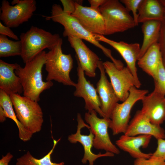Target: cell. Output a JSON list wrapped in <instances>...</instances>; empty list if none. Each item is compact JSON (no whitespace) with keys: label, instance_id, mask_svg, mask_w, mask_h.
Returning a JSON list of instances; mask_svg holds the SVG:
<instances>
[{"label":"cell","instance_id":"1","mask_svg":"<svg viewBox=\"0 0 165 165\" xmlns=\"http://www.w3.org/2000/svg\"><path fill=\"white\" fill-rule=\"evenodd\" d=\"M46 54L43 51L26 63L23 68L18 64L15 70L20 79L24 96L37 102L40 100L41 93L53 85L52 81L45 82L42 79V70L46 62Z\"/></svg>","mask_w":165,"mask_h":165},{"label":"cell","instance_id":"2","mask_svg":"<svg viewBox=\"0 0 165 165\" xmlns=\"http://www.w3.org/2000/svg\"><path fill=\"white\" fill-rule=\"evenodd\" d=\"M46 17L47 20L51 19L64 26V36H73L84 40L101 50L105 54L112 60V62H116L117 60L112 56L110 50L103 46L96 40L95 34L86 30L78 20L71 15L64 12L60 5L53 4L52 7L51 16Z\"/></svg>","mask_w":165,"mask_h":165},{"label":"cell","instance_id":"3","mask_svg":"<svg viewBox=\"0 0 165 165\" xmlns=\"http://www.w3.org/2000/svg\"><path fill=\"white\" fill-rule=\"evenodd\" d=\"M22 51L20 55L26 63L32 60L46 48L50 50L54 48L61 38L57 34L50 32L36 27L32 26L20 35Z\"/></svg>","mask_w":165,"mask_h":165},{"label":"cell","instance_id":"4","mask_svg":"<svg viewBox=\"0 0 165 165\" xmlns=\"http://www.w3.org/2000/svg\"><path fill=\"white\" fill-rule=\"evenodd\" d=\"M61 38L55 46L46 54L45 69L47 73V81L54 80L67 86L75 87L70 73L73 67V59L70 54H64Z\"/></svg>","mask_w":165,"mask_h":165},{"label":"cell","instance_id":"5","mask_svg":"<svg viewBox=\"0 0 165 165\" xmlns=\"http://www.w3.org/2000/svg\"><path fill=\"white\" fill-rule=\"evenodd\" d=\"M105 24V35L123 32L136 26L133 18L118 0H105L99 8Z\"/></svg>","mask_w":165,"mask_h":165},{"label":"cell","instance_id":"6","mask_svg":"<svg viewBox=\"0 0 165 165\" xmlns=\"http://www.w3.org/2000/svg\"><path fill=\"white\" fill-rule=\"evenodd\" d=\"M16 117L32 134L39 132L43 122V113L38 102L16 94L10 95Z\"/></svg>","mask_w":165,"mask_h":165},{"label":"cell","instance_id":"7","mask_svg":"<svg viewBox=\"0 0 165 165\" xmlns=\"http://www.w3.org/2000/svg\"><path fill=\"white\" fill-rule=\"evenodd\" d=\"M148 93L147 90L132 87L128 97L121 103H118L112 112L109 128L115 135L125 132L129 124L131 110L138 101L142 100Z\"/></svg>","mask_w":165,"mask_h":165},{"label":"cell","instance_id":"8","mask_svg":"<svg viewBox=\"0 0 165 165\" xmlns=\"http://www.w3.org/2000/svg\"><path fill=\"white\" fill-rule=\"evenodd\" d=\"M11 6L6 0L2 2L0 19L5 25L10 28H15L28 21L36 9L35 0H15Z\"/></svg>","mask_w":165,"mask_h":165},{"label":"cell","instance_id":"9","mask_svg":"<svg viewBox=\"0 0 165 165\" xmlns=\"http://www.w3.org/2000/svg\"><path fill=\"white\" fill-rule=\"evenodd\" d=\"M84 119L89 125L90 129L94 134L93 145L95 148L114 154L120 153L119 150L112 142L109 135L108 129L111 121L110 118H100L97 116V112L93 110L85 113Z\"/></svg>","mask_w":165,"mask_h":165},{"label":"cell","instance_id":"10","mask_svg":"<svg viewBox=\"0 0 165 165\" xmlns=\"http://www.w3.org/2000/svg\"><path fill=\"white\" fill-rule=\"evenodd\" d=\"M77 120L78 125L76 131L75 133L69 135L68 139L72 143L79 142L83 146L84 154L81 160L83 164H86L88 161L89 165H94V161L99 158L114 156V154L108 152L103 154L101 152L97 154L94 153L91 150L93 146L94 134L90 129V126L85 123L79 113L77 114Z\"/></svg>","mask_w":165,"mask_h":165},{"label":"cell","instance_id":"11","mask_svg":"<svg viewBox=\"0 0 165 165\" xmlns=\"http://www.w3.org/2000/svg\"><path fill=\"white\" fill-rule=\"evenodd\" d=\"M103 64L119 101H124L129 96L131 88L135 86L133 75L127 67L119 68L108 61L103 62Z\"/></svg>","mask_w":165,"mask_h":165},{"label":"cell","instance_id":"12","mask_svg":"<svg viewBox=\"0 0 165 165\" xmlns=\"http://www.w3.org/2000/svg\"><path fill=\"white\" fill-rule=\"evenodd\" d=\"M78 64L77 72L78 79L75 86L74 95L83 98L85 102V108L88 112L95 111L103 118H105L101 109L99 97L93 84L87 81L85 76L84 71L76 58Z\"/></svg>","mask_w":165,"mask_h":165},{"label":"cell","instance_id":"13","mask_svg":"<svg viewBox=\"0 0 165 165\" xmlns=\"http://www.w3.org/2000/svg\"><path fill=\"white\" fill-rule=\"evenodd\" d=\"M95 35L97 41L108 44L119 53L134 77L136 83L135 87L139 88L141 83L138 75L136 63L138 61L140 51V44L138 43H128L122 41L116 42L108 38L104 35L96 34Z\"/></svg>","mask_w":165,"mask_h":165},{"label":"cell","instance_id":"14","mask_svg":"<svg viewBox=\"0 0 165 165\" xmlns=\"http://www.w3.org/2000/svg\"><path fill=\"white\" fill-rule=\"evenodd\" d=\"M77 1L75 9L71 14L89 32L96 35H104L105 24L99 9L83 6Z\"/></svg>","mask_w":165,"mask_h":165},{"label":"cell","instance_id":"15","mask_svg":"<svg viewBox=\"0 0 165 165\" xmlns=\"http://www.w3.org/2000/svg\"><path fill=\"white\" fill-rule=\"evenodd\" d=\"M98 68L100 72V77L96 89L100 101L101 110L105 118L110 119L113 109L119 101L111 82L107 78L103 62L101 61Z\"/></svg>","mask_w":165,"mask_h":165},{"label":"cell","instance_id":"16","mask_svg":"<svg viewBox=\"0 0 165 165\" xmlns=\"http://www.w3.org/2000/svg\"><path fill=\"white\" fill-rule=\"evenodd\" d=\"M71 46L74 50L76 57L85 74L91 78L96 76V70L98 68L100 59L91 50L82 40L73 36L68 37Z\"/></svg>","mask_w":165,"mask_h":165},{"label":"cell","instance_id":"17","mask_svg":"<svg viewBox=\"0 0 165 165\" xmlns=\"http://www.w3.org/2000/svg\"><path fill=\"white\" fill-rule=\"evenodd\" d=\"M124 134L129 136L148 135L158 140L165 138V131L160 125L152 123L141 110L137 111Z\"/></svg>","mask_w":165,"mask_h":165},{"label":"cell","instance_id":"18","mask_svg":"<svg viewBox=\"0 0 165 165\" xmlns=\"http://www.w3.org/2000/svg\"><path fill=\"white\" fill-rule=\"evenodd\" d=\"M141 110L151 123L160 125L165 121V96L154 90L141 100Z\"/></svg>","mask_w":165,"mask_h":165},{"label":"cell","instance_id":"19","mask_svg":"<svg viewBox=\"0 0 165 165\" xmlns=\"http://www.w3.org/2000/svg\"><path fill=\"white\" fill-rule=\"evenodd\" d=\"M152 137L148 135L129 136L123 134L116 141V144L121 149L127 152L136 159H148L152 154L143 153L140 148L141 147L147 148Z\"/></svg>","mask_w":165,"mask_h":165},{"label":"cell","instance_id":"20","mask_svg":"<svg viewBox=\"0 0 165 165\" xmlns=\"http://www.w3.org/2000/svg\"><path fill=\"white\" fill-rule=\"evenodd\" d=\"M17 64H10L0 60V89L9 96L23 92L20 79L15 72Z\"/></svg>","mask_w":165,"mask_h":165},{"label":"cell","instance_id":"21","mask_svg":"<svg viewBox=\"0 0 165 165\" xmlns=\"http://www.w3.org/2000/svg\"><path fill=\"white\" fill-rule=\"evenodd\" d=\"M165 9L158 0H142L138 9V23L164 20Z\"/></svg>","mask_w":165,"mask_h":165},{"label":"cell","instance_id":"22","mask_svg":"<svg viewBox=\"0 0 165 165\" xmlns=\"http://www.w3.org/2000/svg\"><path fill=\"white\" fill-rule=\"evenodd\" d=\"M162 58L158 42L152 45L138 60L139 68L153 79L157 72L159 63Z\"/></svg>","mask_w":165,"mask_h":165},{"label":"cell","instance_id":"23","mask_svg":"<svg viewBox=\"0 0 165 165\" xmlns=\"http://www.w3.org/2000/svg\"><path fill=\"white\" fill-rule=\"evenodd\" d=\"M161 25V22L159 20H150L142 23L143 41L138 60L152 45L158 42Z\"/></svg>","mask_w":165,"mask_h":165},{"label":"cell","instance_id":"24","mask_svg":"<svg viewBox=\"0 0 165 165\" xmlns=\"http://www.w3.org/2000/svg\"><path fill=\"white\" fill-rule=\"evenodd\" d=\"M0 106L3 109L6 118L12 119L16 123L19 130L20 138L24 142L29 140L33 134L27 130L18 120L10 96L0 89Z\"/></svg>","mask_w":165,"mask_h":165},{"label":"cell","instance_id":"25","mask_svg":"<svg viewBox=\"0 0 165 165\" xmlns=\"http://www.w3.org/2000/svg\"><path fill=\"white\" fill-rule=\"evenodd\" d=\"M61 140H53V145L49 152L41 158L38 159L33 156L29 151L21 156L17 158L16 165H64V163L62 162L59 163L52 162L51 155L57 143Z\"/></svg>","mask_w":165,"mask_h":165},{"label":"cell","instance_id":"26","mask_svg":"<svg viewBox=\"0 0 165 165\" xmlns=\"http://www.w3.org/2000/svg\"><path fill=\"white\" fill-rule=\"evenodd\" d=\"M22 48L20 40L13 41L6 36L0 35V57L20 56Z\"/></svg>","mask_w":165,"mask_h":165},{"label":"cell","instance_id":"27","mask_svg":"<svg viewBox=\"0 0 165 165\" xmlns=\"http://www.w3.org/2000/svg\"><path fill=\"white\" fill-rule=\"evenodd\" d=\"M153 79L155 84L154 90L165 96V68L163 58L160 61L156 74Z\"/></svg>","mask_w":165,"mask_h":165},{"label":"cell","instance_id":"28","mask_svg":"<svg viewBox=\"0 0 165 165\" xmlns=\"http://www.w3.org/2000/svg\"><path fill=\"white\" fill-rule=\"evenodd\" d=\"M142 0H121L120 2L123 4L125 8L129 12L131 11L136 26L138 25V9Z\"/></svg>","mask_w":165,"mask_h":165},{"label":"cell","instance_id":"29","mask_svg":"<svg viewBox=\"0 0 165 165\" xmlns=\"http://www.w3.org/2000/svg\"><path fill=\"white\" fill-rule=\"evenodd\" d=\"M133 165H165V160L151 156L148 159H136Z\"/></svg>","mask_w":165,"mask_h":165},{"label":"cell","instance_id":"30","mask_svg":"<svg viewBox=\"0 0 165 165\" xmlns=\"http://www.w3.org/2000/svg\"><path fill=\"white\" fill-rule=\"evenodd\" d=\"M151 156L160 158L165 160V140L160 139L157 140V147L155 152Z\"/></svg>","mask_w":165,"mask_h":165},{"label":"cell","instance_id":"31","mask_svg":"<svg viewBox=\"0 0 165 165\" xmlns=\"http://www.w3.org/2000/svg\"><path fill=\"white\" fill-rule=\"evenodd\" d=\"M163 58H165V20L161 22L159 38L158 41Z\"/></svg>","mask_w":165,"mask_h":165},{"label":"cell","instance_id":"32","mask_svg":"<svg viewBox=\"0 0 165 165\" xmlns=\"http://www.w3.org/2000/svg\"><path fill=\"white\" fill-rule=\"evenodd\" d=\"M63 6V10L66 13L72 14L75 9L76 1L71 0H61Z\"/></svg>","mask_w":165,"mask_h":165},{"label":"cell","instance_id":"33","mask_svg":"<svg viewBox=\"0 0 165 165\" xmlns=\"http://www.w3.org/2000/svg\"><path fill=\"white\" fill-rule=\"evenodd\" d=\"M0 34L8 36L16 41L19 40L18 36L12 31L10 27L4 26L1 22H0Z\"/></svg>","mask_w":165,"mask_h":165},{"label":"cell","instance_id":"34","mask_svg":"<svg viewBox=\"0 0 165 165\" xmlns=\"http://www.w3.org/2000/svg\"><path fill=\"white\" fill-rule=\"evenodd\" d=\"M13 157L10 152H8L5 156H3L0 160V165H9V163Z\"/></svg>","mask_w":165,"mask_h":165},{"label":"cell","instance_id":"35","mask_svg":"<svg viewBox=\"0 0 165 165\" xmlns=\"http://www.w3.org/2000/svg\"><path fill=\"white\" fill-rule=\"evenodd\" d=\"M88 1L91 7L94 9H98L105 0H89Z\"/></svg>","mask_w":165,"mask_h":165},{"label":"cell","instance_id":"36","mask_svg":"<svg viewBox=\"0 0 165 165\" xmlns=\"http://www.w3.org/2000/svg\"><path fill=\"white\" fill-rule=\"evenodd\" d=\"M6 117L2 108L0 106V122L2 123L4 122L6 119Z\"/></svg>","mask_w":165,"mask_h":165},{"label":"cell","instance_id":"37","mask_svg":"<svg viewBox=\"0 0 165 165\" xmlns=\"http://www.w3.org/2000/svg\"><path fill=\"white\" fill-rule=\"evenodd\" d=\"M159 1L165 9V0H159Z\"/></svg>","mask_w":165,"mask_h":165},{"label":"cell","instance_id":"38","mask_svg":"<svg viewBox=\"0 0 165 165\" xmlns=\"http://www.w3.org/2000/svg\"><path fill=\"white\" fill-rule=\"evenodd\" d=\"M163 61L164 64V66L165 68V58H163Z\"/></svg>","mask_w":165,"mask_h":165},{"label":"cell","instance_id":"39","mask_svg":"<svg viewBox=\"0 0 165 165\" xmlns=\"http://www.w3.org/2000/svg\"><path fill=\"white\" fill-rule=\"evenodd\" d=\"M164 19L165 20V10L164 12Z\"/></svg>","mask_w":165,"mask_h":165}]
</instances>
